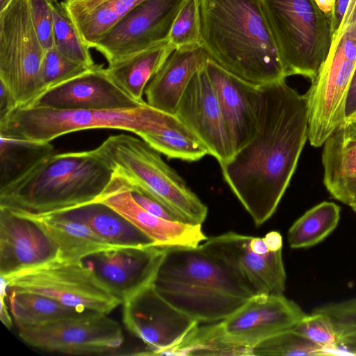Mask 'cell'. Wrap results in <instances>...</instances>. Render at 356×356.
<instances>
[{"label": "cell", "mask_w": 356, "mask_h": 356, "mask_svg": "<svg viewBox=\"0 0 356 356\" xmlns=\"http://www.w3.org/2000/svg\"><path fill=\"white\" fill-rule=\"evenodd\" d=\"M259 88L255 136L220 165L225 181L257 227L275 212L309 136L305 95L285 79Z\"/></svg>", "instance_id": "cell-1"}, {"label": "cell", "mask_w": 356, "mask_h": 356, "mask_svg": "<svg viewBox=\"0 0 356 356\" xmlns=\"http://www.w3.org/2000/svg\"><path fill=\"white\" fill-rule=\"evenodd\" d=\"M202 45L222 67L262 85L286 76L261 0H199Z\"/></svg>", "instance_id": "cell-2"}, {"label": "cell", "mask_w": 356, "mask_h": 356, "mask_svg": "<svg viewBox=\"0 0 356 356\" xmlns=\"http://www.w3.org/2000/svg\"><path fill=\"white\" fill-rule=\"evenodd\" d=\"M115 175L98 147L53 154L0 188V207L38 216L97 202Z\"/></svg>", "instance_id": "cell-3"}, {"label": "cell", "mask_w": 356, "mask_h": 356, "mask_svg": "<svg viewBox=\"0 0 356 356\" xmlns=\"http://www.w3.org/2000/svg\"><path fill=\"white\" fill-rule=\"evenodd\" d=\"M152 284L167 302L200 323L221 321L253 296L200 245L165 247Z\"/></svg>", "instance_id": "cell-4"}, {"label": "cell", "mask_w": 356, "mask_h": 356, "mask_svg": "<svg viewBox=\"0 0 356 356\" xmlns=\"http://www.w3.org/2000/svg\"><path fill=\"white\" fill-rule=\"evenodd\" d=\"M175 114L145 104L122 110L54 109L16 107L0 117V136L50 143L65 134L92 129H113L160 135L180 127Z\"/></svg>", "instance_id": "cell-5"}, {"label": "cell", "mask_w": 356, "mask_h": 356, "mask_svg": "<svg viewBox=\"0 0 356 356\" xmlns=\"http://www.w3.org/2000/svg\"><path fill=\"white\" fill-rule=\"evenodd\" d=\"M115 172L143 188L182 217L187 223L202 225L207 207L184 180L142 138L126 134L113 135L99 147Z\"/></svg>", "instance_id": "cell-6"}, {"label": "cell", "mask_w": 356, "mask_h": 356, "mask_svg": "<svg viewBox=\"0 0 356 356\" xmlns=\"http://www.w3.org/2000/svg\"><path fill=\"white\" fill-rule=\"evenodd\" d=\"M286 77L312 80L329 51L331 27L312 0H261Z\"/></svg>", "instance_id": "cell-7"}, {"label": "cell", "mask_w": 356, "mask_h": 356, "mask_svg": "<svg viewBox=\"0 0 356 356\" xmlns=\"http://www.w3.org/2000/svg\"><path fill=\"white\" fill-rule=\"evenodd\" d=\"M356 67V0H350L333 33L327 56L305 94L309 126L332 133L346 120V103Z\"/></svg>", "instance_id": "cell-8"}, {"label": "cell", "mask_w": 356, "mask_h": 356, "mask_svg": "<svg viewBox=\"0 0 356 356\" xmlns=\"http://www.w3.org/2000/svg\"><path fill=\"white\" fill-rule=\"evenodd\" d=\"M44 52L29 0H13L0 12V83L16 107L29 106L42 95Z\"/></svg>", "instance_id": "cell-9"}, {"label": "cell", "mask_w": 356, "mask_h": 356, "mask_svg": "<svg viewBox=\"0 0 356 356\" xmlns=\"http://www.w3.org/2000/svg\"><path fill=\"white\" fill-rule=\"evenodd\" d=\"M1 280L7 291L40 293L81 312L108 314L121 305L83 260L57 257Z\"/></svg>", "instance_id": "cell-10"}, {"label": "cell", "mask_w": 356, "mask_h": 356, "mask_svg": "<svg viewBox=\"0 0 356 356\" xmlns=\"http://www.w3.org/2000/svg\"><path fill=\"white\" fill-rule=\"evenodd\" d=\"M19 336L35 348L75 355H112L124 342L120 324L107 314L93 311L19 329Z\"/></svg>", "instance_id": "cell-11"}, {"label": "cell", "mask_w": 356, "mask_h": 356, "mask_svg": "<svg viewBox=\"0 0 356 356\" xmlns=\"http://www.w3.org/2000/svg\"><path fill=\"white\" fill-rule=\"evenodd\" d=\"M251 236L234 232L207 238L200 246L218 260L252 296L283 294L286 275L282 250L259 254Z\"/></svg>", "instance_id": "cell-12"}, {"label": "cell", "mask_w": 356, "mask_h": 356, "mask_svg": "<svg viewBox=\"0 0 356 356\" xmlns=\"http://www.w3.org/2000/svg\"><path fill=\"white\" fill-rule=\"evenodd\" d=\"M122 307L123 323L145 345V355H161L200 323L167 302L153 284L124 302Z\"/></svg>", "instance_id": "cell-13"}, {"label": "cell", "mask_w": 356, "mask_h": 356, "mask_svg": "<svg viewBox=\"0 0 356 356\" xmlns=\"http://www.w3.org/2000/svg\"><path fill=\"white\" fill-rule=\"evenodd\" d=\"M185 0H144L122 18L95 47L115 63L168 40Z\"/></svg>", "instance_id": "cell-14"}, {"label": "cell", "mask_w": 356, "mask_h": 356, "mask_svg": "<svg viewBox=\"0 0 356 356\" xmlns=\"http://www.w3.org/2000/svg\"><path fill=\"white\" fill-rule=\"evenodd\" d=\"M165 247H113L83 259L121 305L153 283Z\"/></svg>", "instance_id": "cell-15"}, {"label": "cell", "mask_w": 356, "mask_h": 356, "mask_svg": "<svg viewBox=\"0 0 356 356\" xmlns=\"http://www.w3.org/2000/svg\"><path fill=\"white\" fill-rule=\"evenodd\" d=\"M306 315L283 294H259L252 296L220 322L232 342L252 350L268 338L293 330Z\"/></svg>", "instance_id": "cell-16"}, {"label": "cell", "mask_w": 356, "mask_h": 356, "mask_svg": "<svg viewBox=\"0 0 356 356\" xmlns=\"http://www.w3.org/2000/svg\"><path fill=\"white\" fill-rule=\"evenodd\" d=\"M175 114L220 165L233 156L232 145L206 65L191 79Z\"/></svg>", "instance_id": "cell-17"}, {"label": "cell", "mask_w": 356, "mask_h": 356, "mask_svg": "<svg viewBox=\"0 0 356 356\" xmlns=\"http://www.w3.org/2000/svg\"><path fill=\"white\" fill-rule=\"evenodd\" d=\"M57 257V245L34 218L0 207L1 277Z\"/></svg>", "instance_id": "cell-18"}, {"label": "cell", "mask_w": 356, "mask_h": 356, "mask_svg": "<svg viewBox=\"0 0 356 356\" xmlns=\"http://www.w3.org/2000/svg\"><path fill=\"white\" fill-rule=\"evenodd\" d=\"M206 69L215 89L234 154L248 143L258 127L260 88L209 58Z\"/></svg>", "instance_id": "cell-19"}, {"label": "cell", "mask_w": 356, "mask_h": 356, "mask_svg": "<svg viewBox=\"0 0 356 356\" xmlns=\"http://www.w3.org/2000/svg\"><path fill=\"white\" fill-rule=\"evenodd\" d=\"M108 76L103 65L95 64L85 73L41 95L29 106L54 109L122 110L140 107Z\"/></svg>", "instance_id": "cell-20"}, {"label": "cell", "mask_w": 356, "mask_h": 356, "mask_svg": "<svg viewBox=\"0 0 356 356\" xmlns=\"http://www.w3.org/2000/svg\"><path fill=\"white\" fill-rule=\"evenodd\" d=\"M98 202L122 215L159 246L197 247L207 238L202 225L164 220L143 209L133 199L126 180L115 172Z\"/></svg>", "instance_id": "cell-21"}, {"label": "cell", "mask_w": 356, "mask_h": 356, "mask_svg": "<svg viewBox=\"0 0 356 356\" xmlns=\"http://www.w3.org/2000/svg\"><path fill=\"white\" fill-rule=\"evenodd\" d=\"M209 58L202 44L176 48L147 83L145 90L147 104L175 114L191 79L205 66Z\"/></svg>", "instance_id": "cell-22"}, {"label": "cell", "mask_w": 356, "mask_h": 356, "mask_svg": "<svg viewBox=\"0 0 356 356\" xmlns=\"http://www.w3.org/2000/svg\"><path fill=\"white\" fill-rule=\"evenodd\" d=\"M323 183L330 195L350 205L356 200V129L344 122L323 145Z\"/></svg>", "instance_id": "cell-23"}, {"label": "cell", "mask_w": 356, "mask_h": 356, "mask_svg": "<svg viewBox=\"0 0 356 356\" xmlns=\"http://www.w3.org/2000/svg\"><path fill=\"white\" fill-rule=\"evenodd\" d=\"M144 0H64L61 3L90 48Z\"/></svg>", "instance_id": "cell-24"}, {"label": "cell", "mask_w": 356, "mask_h": 356, "mask_svg": "<svg viewBox=\"0 0 356 356\" xmlns=\"http://www.w3.org/2000/svg\"><path fill=\"white\" fill-rule=\"evenodd\" d=\"M176 47L165 40L129 56L108 64L106 72L114 83L140 103L151 79Z\"/></svg>", "instance_id": "cell-25"}, {"label": "cell", "mask_w": 356, "mask_h": 356, "mask_svg": "<svg viewBox=\"0 0 356 356\" xmlns=\"http://www.w3.org/2000/svg\"><path fill=\"white\" fill-rule=\"evenodd\" d=\"M58 213L88 225L99 237L114 247L157 245L122 215L102 202L91 203Z\"/></svg>", "instance_id": "cell-26"}, {"label": "cell", "mask_w": 356, "mask_h": 356, "mask_svg": "<svg viewBox=\"0 0 356 356\" xmlns=\"http://www.w3.org/2000/svg\"><path fill=\"white\" fill-rule=\"evenodd\" d=\"M30 216L41 225L56 243L60 259L80 261L94 253L114 247L88 225L61 213Z\"/></svg>", "instance_id": "cell-27"}, {"label": "cell", "mask_w": 356, "mask_h": 356, "mask_svg": "<svg viewBox=\"0 0 356 356\" xmlns=\"http://www.w3.org/2000/svg\"><path fill=\"white\" fill-rule=\"evenodd\" d=\"M8 293L10 312L19 330L46 325L85 312L40 293L22 291Z\"/></svg>", "instance_id": "cell-28"}, {"label": "cell", "mask_w": 356, "mask_h": 356, "mask_svg": "<svg viewBox=\"0 0 356 356\" xmlns=\"http://www.w3.org/2000/svg\"><path fill=\"white\" fill-rule=\"evenodd\" d=\"M195 325L177 344L161 355H252L251 350L232 342L221 322Z\"/></svg>", "instance_id": "cell-29"}, {"label": "cell", "mask_w": 356, "mask_h": 356, "mask_svg": "<svg viewBox=\"0 0 356 356\" xmlns=\"http://www.w3.org/2000/svg\"><path fill=\"white\" fill-rule=\"evenodd\" d=\"M54 152L51 143L0 136V188L20 178Z\"/></svg>", "instance_id": "cell-30"}, {"label": "cell", "mask_w": 356, "mask_h": 356, "mask_svg": "<svg viewBox=\"0 0 356 356\" xmlns=\"http://www.w3.org/2000/svg\"><path fill=\"white\" fill-rule=\"evenodd\" d=\"M340 207L332 202H322L297 219L288 231L291 248H305L323 241L337 227Z\"/></svg>", "instance_id": "cell-31"}, {"label": "cell", "mask_w": 356, "mask_h": 356, "mask_svg": "<svg viewBox=\"0 0 356 356\" xmlns=\"http://www.w3.org/2000/svg\"><path fill=\"white\" fill-rule=\"evenodd\" d=\"M54 40L55 47L65 56L88 67L95 63L90 47L81 38L70 15L58 0L52 1Z\"/></svg>", "instance_id": "cell-32"}, {"label": "cell", "mask_w": 356, "mask_h": 356, "mask_svg": "<svg viewBox=\"0 0 356 356\" xmlns=\"http://www.w3.org/2000/svg\"><path fill=\"white\" fill-rule=\"evenodd\" d=\"M313 311L323 313L330 318L339 348L343 347L350 354L356 355V296L323 305Z\"/></svg>", "instance_id": "cell-33"}, {"label": "cell", "mask_w": 356, "mask_h": 356, "mask_svg": "<svg viewBox=\"0 0 356 356\" xmlns=\"http://www.w3.org/2000/svg\"><path fill=\"white\" fill-rule=\"evenodd\" d=\"M252 355H327L321 346L293 330L268 338L252 347Z\"/></svg>", "instance_id": "cell-34"}, {"label": "cell", "mask_w": 356, "mask_h": 356, "mask_svg": "<svg viewBox=\"0 0 356 356\" xmlns=\"http://www.w3.org/2000/svg\"><path fill=\"white\" fill-rule=\"evenodd\" d=\"M170 42L176 47L202 44L199 0H185L170 29Z\"/></svg>", "instance_id": "cell-35"}, {"label": "cell", "mask_w": 356, "mask_h": 356, "mask_svg": "<svg viewBox=\"0 0 356 356\" xmlns=\"http://www.w3.org/2000/svg\"><path fill=\"white\" fill-rule=\"evenodd\" d=\"M90 68L67 58L55 46L45 50L41 70L42 95Z\"/></svg>", "instance_id": "cell-36"}, {"label": "cell", "mask_w": 356, "mask_h": 356, "mask_svg": "<svg viewBox=\"0 0 356 356\" xmlns=\"http://www.w3.org/2000/svg\"><path fill=\"white\" fill-rule=\"evenodd\" d=\"M139 137L170 159L196 161L209 154L206 147L198 140L152 134H143Z\"/></svg>", "instance_id": "cell-37"}, {"label": "cell", "mask_w": 356, "mask_h": 356, "mask_svg": "<svg viewBox=\"0 0 356 356\" xmlns=\"http://www.w3.org/2000/svg\"><path fill=\"white\" fill-rule=\"evenodd\" d=\"M293 331L323 348L327 355L339 349V340L330 318L325 314L313 311L303 317Z\"/></svg>", "instance_id": "cell-38"}, {"label": "cell", "mask_w": 356, "mask_h": 356, "mask_svg": "<svg viewBox=\"0 0 356 356\" xmlns=\"http://www.w3.org/2000/svg\"><path fill=\"white\" fill-rule=\"evenodd\" d=\"M53 0H29L32 21L45 50L54 47Z\"/></svg>", "instance_id": "cell-39"}, {"label": "cell", "mask_w": 356, "mask_h": 356, "mask_svg": "<svg viewBox=\"0 0 356 356\" xmlns=\"http://www.w3.org/2000/svg\"><path fill=\"white\" fill-rule=\"evenodd\" d=\"M126 181L133 199L143 209L164 220L187 223L179 214L154 197L143 188L138 185L129 183L127 180Z\"/></svg>", "instance_id": "cell-40"}, {"label": "cell", "mask_w": 356, "mask_h": 356, "mask_svg": "<svg viewBox=\"0 0 356 356\" xmlns=\"http://www.w3.org/2000/svg\"><path fill=\"white\" fill-rule=\"evenodd\" d=\"M345 113L346 120L352 117L356 113V67L349 86Z\"/></svg>", "instance_id": "cell-41"}, {"label": "cell", "mask_w": 356, "mask_h": 356, "mask_svg": "<svg viewBox=\"0 0 356 356\" xmlns=\"http://www.w3.org/2000/svg\"><path fill=\"white\" fill-rule=\"evenodd\" d=\"M336 1L337 0H312L319 11L328 21L331 29L334 19Z\"/></svg>", "instance_id": "cell-42"}, {"label": "cell", "mask_w": 356, "mask_h": 356, "mask_svg": "<svg viewBox=\"0 0 356 356\" xmlns=\"http://www.w3.org/2000/svg\"><path fill=\"white\" fill-rule=\"evenodd\" d=\"M350 0H337L334 10L333 22L332 25V35L337 29L346 13Z\"/></svg>", "instance_id": "cell-43"}, {"label": "cell", "mask_w": 356, "mask_h": 356, "mask_svg": "<svg viewBox=\"0 0 356 356\" xmlns=\"http://www.w3.org/2000/svg\"><path fill=\"white\" fill-rule=\"evenodd\" d=\"M263 238L270 250L277 251L282 250V237L278 232H270Z\"/></svg>", "instance_id": "cell-44"}, {"label": "cell", "mask_w": 356, "mask_h": 356, "mask_svg": "<svg viewBox=\"0 0 356 356\" xmlns=\"http://www.w3.org/2000/svg\"><path fill=\"white\" fill-rule=\"evenodd\" d=\"M7 289L6 285L3 282L1 281V320L3 323L8 327L10 328L12 325L11 317L7 309L6 302L4 301V297L6 296V289Z\"/></svg>", "instance_id": "cell-45"}, {"label": "cell", "mask_w": 356, "mask_h": 356, "mask_svg": "<svg viewBox=\"0 0 356 356\" xmlns=\"http://www.w3.org/2000/svg\"><path fill=\"white\" fill-rule=\"evenodd\" d=\"M13 0H0V12L3 10Z\"/></svg>", "instance_id": "cell-46"}, {"label": "cell", "mask_w": 356, "mask_h": 356, "mask_svg": "<svg viewBox=\"0 0 356 356\" xmlns=\"http://www.w3.org/2000/svg\"><path fill=\"white\" fill-rule=\"evenodd\" d=\"M345 122H347L353 129H356V117L348 119V120H346Z\"/></svg>", "instance_id": "cell-47"}, {"label": "cell", "mask_w": 356, "mask_h": 356, "mask_svg": "<svg viewBox=\"0 0 356 356\" xmlns=\"http://www.w3.org/2000/svg\"><path fill=\"white\" fill-rule=\"evenodd\" d=\"M356 214V200L349 205Z\"/></svg>", "instance_id": "cell-48"}, {"label": "cell", "mask_w": 356, "mask_h": 356, "mask_svg": "<svg viewBox=\"0 0 356 356\" xmlns=\"http://www.w3.org/2000/svg\"><path fill=\"white\" fill-rule=\"evenodd\" d=\"M355 117H356V113H355L352 117H350V118H348V119H350V118H355Z\"/></svg>", "instance_id": "cell-49"}]
</instances>
